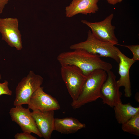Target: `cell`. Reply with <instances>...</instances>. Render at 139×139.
<instances>
[{"instance_id":"6da1fadb","label":"cell","mask_w":139,"mask_h":139,"mask_svg":"<svg viewBox=\"0 0 139 139\" xmlns=\"http://www.w3.org/2000/svg\"><path fill=\"white\" fill-rule=\"evenodd\" d=\"M98 54L79 49L61 53L57 56V59L61 66H76L86 76L96 69H101L106 72L111 69V64L102 60Z\"/></svg>"},{"instance_id":"7a4b0ae2","label":"cell","mask_w":139,"mask_h":139,"mask_svg":"<svg viewBox=\"0 0 139 139\" xmlns=\"http://www.w3.org/2000/svg\"><path fill=\"white\" fill-rule=\"evenodd\" d=\"M107 77V72L101 69L95 70L86 75L80 95L71 103L72 108L74 109L79 108L100 98L101 88Z\"/></svg>"},{"instance_id":"3957f363","label":"cell","mask_w":139,"mask_h":139,"mask_svg":"<svg viewBox=\"0 0 139 139\" xmlns=\"http://www.w3.org/2000/svg\"><path fill=\"white\" fill-rule=\"evenodd\" d=\"M116 47L112 44L99 40L93 35L90 30L88 32L85 41L73 44L70 47V49L72 50L82 49L90 53L98 54L100 57L110 58L118 63L119 59Z\"/></svg>"},{"instance_id":"277c9868","label":"cell","mask_w":139,"mask_h":139,"mask_svg":"<svg viewBox=\"0 0 139 139\" xmlns=\"http://www.w3.org/2000/svg\"><path fill=\"white\" fill-rule=\"evenodd\" d=\"M43 81L42 76L30 71L27 76L22 79L16 87L14 106L28 104L32 94L41 86Z\"/></svg>"},{"instance_id":"5b68a950","label":"cell","mask_w":139,"mask_h":139,"mask_svg":"<svg viewBox=\"0 0 139 139\" xmlns=\"http://www.w3.org/2000/svg\"><path fill=\"white\" fill-rule=\"evenodd\" d=\"M62 78L72 99L75 101L80 95L86 79L81 70L73 65L61 66Z\"/></svg>"},{"instance_id":"8992f818","label":"cell","mask_w":139,"mask_h":139,"mask_svg":"<svg viewBox=\"0 0 139 139\" xmlns=\"http://www.w3.org/2000/svg\"><path fill=\"white\" fill-rule=\"evenodd\" d=\"M114 16L113 14L111 13L100 21L92 22L82 20L81 22L91 28L92 34L99 40L118 45V40L115 34L116 27L111 23Z\"/></svg>"},{"instance_id":"52a82bcc","label":"cell","mask_w":139,"mask_h":139,"mask_svg":"<svg viewBox=\"0 0 139 139\" xmlns=\"http://www.w3.org/2000/svg\"><path fill=\"white\" fill-rule=\"evenodd\" d=\"M17 18H0V33L2 39L10 46L20 50L23 48L21 35L19 28Z\"/></svg>"},{"instance_id":"ba28073f","label":"cell","mask_w":139,"mask_h":139,"mask_svg":"<svg viewBox=\"0 0 139 139\" xmlns=\"http://www.w3.org/2000/svg\"><path fill=\"white\" fill-rule=\"evenodd\" d=\"M107 79L101 90V97L103 104L111 108L121 103L122 93L120 91L116 77L114 73L109 70L107 72Z\"/></svg>"},{"instance_id":"9c48e42d","label":"cell","mask_w":139,"mask_h":139,"mask_svg":"<svg viewBox=\"0 0 139 139\" xmlns=\"http://www.w3.org/2000/svg\"><path fill=\"white\" fill-rule=\"evenodd\" d=\"M9 114L12 120L20 127L23 132L33 133L42 137L29 108H25L22 105L16 106L10 109Z\"/></svg>"},{"instance_id":"30bf717a","label":"cell","mask_w":139,"mask_h":139,"mask_svg":"<svg viewBox=\"0 0 139 139\" xmlns=\"http://www.w3.org/2000/svg\"><path fill=\"white\" fill-rule=\"evenodd\" d=\"M43 88L40 86L33 93L27 104L28 108L42 112L59 109L60 106L57 100L44 92Z\"/></svg>"},{"instance_id":"8fae6325","label":"cell","mask_w":139,"mask_h":139,"mask_svg":"<svg viewBox=\"0 0 139 139\" xmlns=\"http://www.w3.org/2000/svg\"><path fill=\"white\" fill-rule=\"evenodd\" d=\"M116 50L119 59L118 73L120 77L117 80L120 87L124 88V95L127 98H130L132 95L131 83L130 79L129 70L135 61L132 58L127 57L123 54L117 47Z\"/></svg>"},{"instance_id":"7c38bea8","label":"cell","mask_w":139,"mask_h":139,"mask_svg":"<svg viewBox=\"0 0 139 139\" xmlns=\"http://www.w3.org/2000/svg\"><path fill=\"white\" fill-rule=\"evenodd\" d=\"M54 110L44 112L34 110L31 112L38 129L45 139H50L54 131Z\"/></svg>"},{"instance_id":"4fadbf2b","label":"cell","mask_w":139,"mask_h":139,"mask_svg":"<svg viewBox=\"0 0 139 139\" xmlns=\"http://www.w3.org/2000/svg\"><path fill=\"white\" fill-rule=\"evenodd\" d=\"M99 0H72L65 7L66 17L71 18L79 14L85 15L94 14L98 11Z\"/></svg>"},{"instance_id":"5bb4252c","label":"cell","mask_w":139,"mask_h":139,"mask_svg":"<svg viewBox=\"0 0 139 139\" xmlns=\"http://www.w3.org/2000/svg\"><path fill=\"white\" fill-rule=\"evenodd\" d=\"M86 125L77 119L72 117L55 118L54 131L61 134H68L76 132L85 128Z\"/></svg>"},{"instance_id":"9a60e30c","label":"cell","mask_w":139,"mask_h":139,"mask_svg":"<svg viewBox=\"0 0 139 139\" xmlns=\"http://www.w3.org/2000/svg\"><path fill=\"white\" fill-rule=\"evenodd\" d=\"M115 118L118 123L122 124L139 113V107H134L130 103H121L113 107Z\"/></svg>"},{"instance_id":"2e32d148","label":"cell","mask_w":139,"mask_h":139,"mask_svg":"<svg viewBox=\"0 0 139 139\" xmlns=\"http://www.w3.org/2000/svg\"><path fill=\"white\" fill-rule=\"evenodd\" d=\"M121 125V128L123 131L139 136V113Z\"/></svg>"},{"instance_id":"e0dca14e","label":"cell","mask_w":139,"mask_h":139,"mask_svg":"<svg viewBox=\"0 0 139 139\" xmlns=\"http://www.w3.org/2000/svg\"><path fill=\"white\" fill-rule=\"evenodd\" d=\"M119 45L128 48L132 52L133 57L132 58L134 61L139 60V45Z\"/></svg>"},{"instance_id":"ac0fdd59","label":"cell","mask_w":139,"mask_h":139,"mask_svg":"<svg viewBox=\"0 0 139 139\" xmlns=\"http://www.w3.org/2000/svg\"><path fill=\"white\" fill-rule=\"evenodd\" d=\"M8 84V81L6 80L3 83H0V96L3 94L12 95V92L9 89Z\"/></svg>"},{"instance_id":"d6986e66","label":"cell","mask_w":139,"mask_h":139,"mask_svg":"<svg viewBox=\"0 0 139 139\" xmlns=\"http://www.w3.org/2000/svg\"><path fill=\"white\" fill-rule=\"evenodd\" d=\"M15 139H37V138L32 136L31 133L23 132V133H18L14 136Z\"/></svg>"},{"instance_id":"ffe728a7","label":"cell","mask_w":139,"mask_h":139,"mask_svg":"<svg viewBox=\"0 0 139 139\" xmlns=\"http://www.w3.org/2000/svg\"><path fill=\"white\" fill-rule=\"evenodd\" d=\"M11 0H0V14H2L5 6Z\"/></svg>"},{"instance_id":"44dd1931","label":"cell","mask_w":139,"mask_h":139,"mask_svg":"<svg viewBox=\"0 0 139 139\" xmlns=\"http://www.w3.org/2000/svg\"><path fill=\"white\" fill-rule=\"evenodd\" d=\"M108 3L112 5H115L116 4L121 3L123 1V0H106Z\"/></svg>"},{"instance_id":"7402d4cb","label":"cell","mask_w":139,"mask_h":139,"mask_svg":"<svg viewBox=\"0 0 139 139\" xmlns=\"http://www.w3.org/2000/svg\"><path fill=\"white\" fill-rule=\"evenodd\" d=\"M1 78H2L1 75L0 73V80L1 79Z\"/></svg>"}]
</instances>
